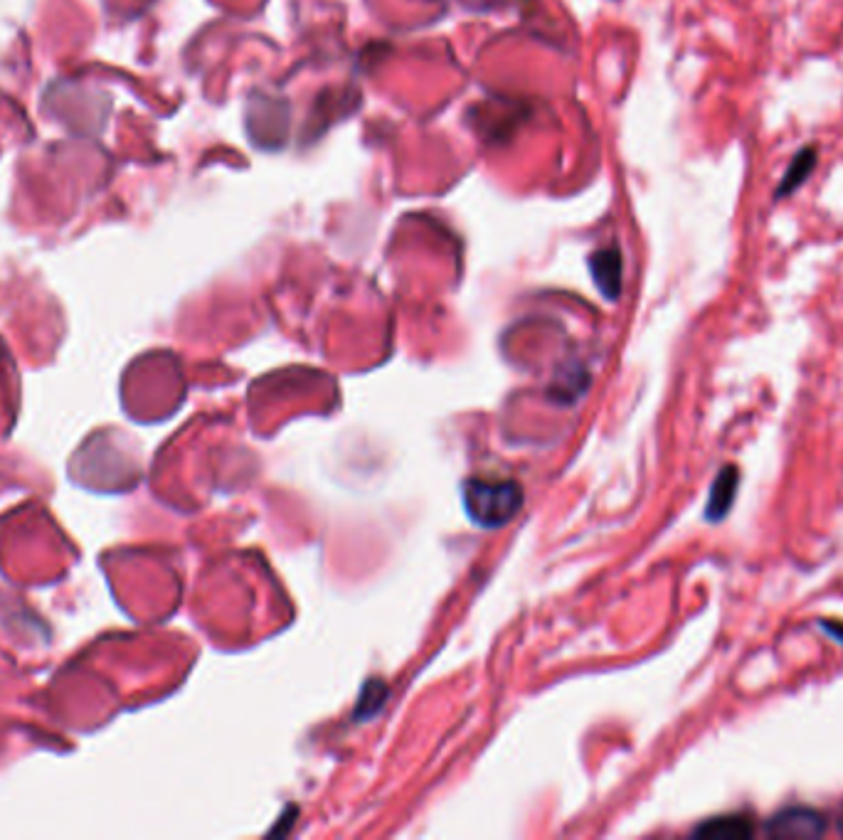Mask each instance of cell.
Wrapping results in <instances>:
<instances>
[{
	"mask_svg": "<svg viewBox=\"0 0 843 840\" xmlns=\"http://www.w3.org/2000/svg\"><path fill=\"white\" fill-rule=\"evenodd\" d=\"M463 503L473 523L481 528H499L519 513L523 491L513 481H489V478H471L463 486Z\"/></svg>",
	"mask_w": 843,
	"mask_h": 840,
	"instance_id": "cell-1",
	"label": "cell"
},
{
	"mask_svg": "<svg viewBox=\"0 0 843 840\" xmlns=\"http://www.w3.org/2000/svg\"><path fill=\"white\" fill-rule=\"evenodd\" d=\"M824 831V816L811 808H789V811L775 816L767 826V833L775 838H819Z\"/></svg>",
	"mask_w": 843,
	"mask_h": 840,
	"instance_id": "cell-2",
	"label": "cell"
},
{
	"mask_svg": "<svg viewBox=\"0 0 843 840\" xmlns=\"http://www.w3.org/2000/svg\"><path fill=\"white\" fill-rule=\"evenodd\" d=\"M737 486H740V471H737L735 466H725L718 478H715L708 506H705V518H708L711 523H721V520L730 513L737 496Z\"/></svg>",
	"mask_w": 843,
	"mask_h": 840,
	"instance_id": "cell-3",
	"label": "cell"
},
{
	"mask_svg": "<svg viewBox=\"0 0 843 840\" xmlns=\"http://www.w3.org/2000/svg\"><path fill=\"white\" fill-rule=\"evenodd\" d=\"M589 269H593L599 291H602L609 301H615L621 291V254L617 249L595 252L593 259H589Z\"/></svg>",
	"mask_w": 843,
	"mask_h": 840,
	"instance_id": "cell-4",
	"label": "cell"
},
{
	"mask_svg": "<svg viewBox=\"0 0 843 840\" xmlns=\"http://www.w3.org/2000/svg\"><path fill=\"white\" fill-rule=\"evenodd\" d=\"M698 838H718V840H743L753 836V823L745 818H713V821L695 828Z\"/></svg>",
	"mask_w": 843,
	"mask_h": 840,
	"instance_id": "cell-5",
	"label": "cell"
},
{
	"mask_svg": "<svg viewBox=\"0 0 843 840\" xmlns=\"http://www.w3.org/2000/svg\"><path fill=\"white\" fill-rule=\"evenodd\" d=\"M814 166H817V151L814 148H804V151L794 158L792 166H789V170L785 173L782 185H779V190H777V198H785L789 193H794V190L809 178Z\"/></svg>",
	"mask_w": 843,
	"mask_h": 840,
	"instance_id": "cell-6",
	"label": "cell"
},
{
	"mask_svg": "<svg viewBox=\"0 0 843 840\" xmlns=\"http://www.w3.org/2000/svg\"><path fill=\"white\" fill-rule=\"evenodd\" d=\"M824 629H826L829 634H834L839 641H843V626H836V624H831V621H829V624H824Z\"/></svg>",
	"mask_w": 843,
	"mask_h": 840,
	"instance_id": "cell-7",
	"label": "cell"
},
{
	"mask_svg": "<svg viewBox=\"0 0 843 840\" xmlns=\"http://www.w3.org/2000/svg\"><path fill=\"white\" fill-rule=\"evenodd\" d=\"M841 831H843V808H841Z\"/></svg>",
	"mask_w": 843,
	"mask_h": 840,
	"instance_id": "cell-8",
	"label": "cell"
}]
</instances>
